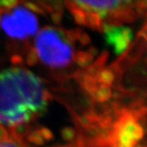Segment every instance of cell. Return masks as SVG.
I'll use <instances>...</instances> for the list:
<instances>
[{
    "instance_id": "1",
    "label": "cell",
    "mask_w": 147,
    "mask_h": 147,
    "mask_svg": "<svg viewBox=\"0 0 147 147\" xmlns=\"http://www.w3.org/2000/svg\"><path fill=\"white\" fill-rule=\"evenodd\" d=\"M50 99L41 80L29 70L14 68L0 72V123H25L34 113L44 111Z\"/></svg>"
},
{
    "instance_id": "2",
    "label": "cell",
    "mask_w": 147,
    "mask_h": 147,
    "mask_svg": "<svg viewBox=\"0 0 147 147\" xmlns=\"http://www.w3.org/2000/svg\"><path fill=\"white\" fill-rule=\"evenodd\" d=\"M35 47L38 57L50 67L67 66L73 58V48L66 42L63 34L50 27L44 28L38 33Z\"/></svg>"
},
{
    "instance_id": "3",
    "label": "cell",
    "mask_w": 147,
    "mask_h": 147,
    "mask_svg": "<svg viewBox=\"0 0 147 147\" xmlns=\"http://www.w3.org/2000/svg\"><path fill=\"white\" fill-rule=\"evenodd\" d=\"M0 25L8 36L16 39L33 36L38 28L36 16L22 6L16 7L11 13L1 16Z\"/></svg>"
},
{
    "instance_id": "4",
    "label": "cell",
    "mask_w": 147,
    "mask_h": 147,
    "mask_svg": "<svg viewBox=\"0 0 147 147\" xmlns=\"http://www.w3.org/2000/svg\"><path fill=\"white\" fill-rule=\"evenodd\" d=\"M144 137V129L137 118L125 113L113 127L111 142L115 147H137Z\"/></svg>"
},
{
    "instance_id": "5",
    "label": "cell",
    "mask_w": 147,
    "mask_h": 147,
    "mask_svg": "<svg viewBox=\"0 0 147 147\" xmlns=\"http://www.w3.org/2000/svg\"><path fill=\"white\" fill-rule=\"evenodd\" d=\"M132 38V32L130 28L123 26L112 25L105 32L106 43L113 47L116 55H120L126 51Z\"/></svg>"
},
{
    "instance_id": "6",
    "label": "cell",
    "mask_w": 147,
    "mask_h": 147,
    "mask_svg": "<svg viewBox=\"0 0 147 147\" xmlns=\"http://www.w3.org/2000/svg\"><path fill=\"white\" fill-rule=\"evenodd\" d=\"M95 79L97 82L101 84V85H106L109 86L113 83L115 79V75L113 72L109 69H100L96 74Z\"/></svg>"
},
{
    "instance_id": "7",
    "label": "cell",
    "mask_w": 147,
    "mask_h": 147,
    "mask_svg": "<svg viewBox=\"0 0 147 147\" xmlns=\"http://www.w3.org/2000/svg\"><path fill=\"white\" fill-rule=\"evenodd\" d=\"M74 61L75 63L79 65L80 67H86L92 64L93 61V57L87 52L79 51L73 56Z\"/></svg>"
},
{
    "instance_id": "8",
    "label": "cell",
    "mask_w": 147,
    "mask_h": 147,
    "mask_svg": "<svg viewBox=\"0 0 147 147\" xmlns=\"http://www.w3.org/2000/svg\"><path fill=\"white\" fill-rule=\"evenodd\" d=\"M81 84L87 92L92 93V95L94 94L96 88H98L96 79L88 74H85L84 75H83L81 79Z\"/></svg>"
},
{
    "instance_id": "9",
    "label": "cell",
    "mask_w": 147,
    "mask_h": 147,
    "mask_svg": "<svg viewBox=\"0 0 147 147\" xmlns=\"http://www.w3.org/2000/svg\"><path fill=\"white\" fill-rule=\"evenodd\" d=\"M93 96L96 100H98L99 102H105L109 100L111 96V89L109 86L100 85L96 88Z\"/></svg>"
},
{
    "instance_id": "10",
    "label": "cell",
    "mask_w": 147,
    "mask_h": 147,
    "mask_svg": "<svg viewBox=\"0 0 147 147\" xmlns=\"http://www.w3.org/2000/svg\"><path fill=\"white\" fill-rule=\"evenodd\" d=\"M69 9L74 21L78 25L87 26V13L83 9L78 7L76 5L71 7Z\"/></svg>"
},
{
    "instance_id": "11",
    "label": "cell",
    "mask_w": 147,
    "mask_h": 147,
    "mask_svg": "<svg viewBox=\"0 0 147 147\" xmlns=\"http://www.w3.org/2000/svg\"><path fill=\"white\" fill-rule=\"evenodd\" d=\"M86 12V11H85ZM87 26L93 28L95 30H100L101 20L95 11H88L87 13Z\"/></svg>"
},
{
    "instance_id": "12",
    "label": "cell",
    "mask_w": 147,
    "mask_h": 147,
    "mask_svg": "<svg viewBox=\"0 0 147 147\" xmlns=\"http://www.w3.org/2000/svg\"><path fill=\"white\" fill-rule=\"evenodd\" d=\"M27 141L37 146H42L44 144V140L42 139L38 131H32L31 133H30L27 136Z\"/></svg>"
},
{
    "instance_id": "13",
    "label": "cell",
    "mask_w": 147,
    "mask_h": 147,
    "mask_svg": "<svg viewBox=\"0 0 147 147\" xmlns=\"http://www.w3.org/2000/svg\"><path fill=\"white\" fill-rule=\"evenodd\" d=\"M61 135L63 140L66 142H71L75 137V130L71 127H65L61 129Z\"/></svg>"
},
{
    "instance_id": "14",
    "label": "cell",
    "mask_w": 147,
    "mask_h": 147,
    "mask_svg": "<svg viewBox=\"0 0 147 147\" xmlns=\"http://www.w3.org/2000/svg\"><path fill=\"white\" fill-rule=\"evenodd\" d=\"M38 55L35 48H31L28 53L26 57V63L30 66H34L38 62Z\"/></svg>"
},
{
    "instance_id": "15",
    "label": "cell",
    "mask_w": 147,
    "mask_h": 147,
    "mask_svg": "<svg viewBox=\"0 0 147 147\" xmlns=\"http://www.w3.org/2000/svg\"><path fill=\"white\" fill-rule=\"evenodd\" d=\"M12 133L16 137H25L28 133V127L24 123L17 124L16 126H13V131Z\"/></svg>"
},
{
    "instance_id": "16",
    "label": "cell",
    "mask_w": 147,
    "mask_h": 147,
    "mask_svg": "<svg viewBox=\"0 0 147 147\" xmlns=\"http://www.w3.org/2000/svg\"><path fill=\"white\" fill-rule=\"evenodd\" d=\"M78 32L79 30H69L64 31L63 35L65 39L66 40V42L70 43H73L77 40V37H78Z\"/></svg>"
},
{
    "instance_id": "17",
    "label": "cell",
    "mask_w": 147,
    "mask_h": 147,
    "mask_svg": "<svg viewBox=\"0 0 147 147\" xmlns=\"http://www.w3.org/2000/svg\"><path fill=\"white\" fill-rule=\"evenodd\" d=\"M25 4V7H26V9H28L30 11H33L34 13H38V14H41V15H44L45 11L42 8V7L40 6L37 5L34 3H30V2H26L24 3Z\"/></svg>"
},
{
    "instance_id": "18",
    "label": "cell",
    "mask_w": 147,
    "mask_h": 147,
    "mask_svg": "<svg viewBox=\"0 0 147 147\" xmlns=\"http://www.w3.org/2000/svg\"><path fill=\"white\" fill-rule=\"evenodd\" d=\"M38 132L40 133V135H41V137H42V139L45 141H51V140H53V133L52 132V131L49 129V128H47V127H42Z\"/></svg>"
},
{
    "instance_id": "19",
    "label": "cell",
    "mask_w": 147,
    "mask_h": 147,
    "mask_svg": "<svg viewBox=\"0 0 147 147\" xmlns=\"http://www.w3.org/2000/svg\"><path fill=\"white\" fill-rule=\"evenodd\" d=\"M77 39L79 40V42H81V44L83 45H88L91 42V38L88 36V34H87L86 33H84L82 30H79L78 32V37Z\"/></svg>"
},
{
    "instance_id": "20",
    "label": "cell",
    "mask_w": 147,
    "mask_h": 147,
    "mask_svg": "<svg viewBox=\"0 0 147 147\" xmlns=\"http://www.w3.org/2000/svg\"><path fill=\"white\" fill-rule=\"evenodd\" d=\"M17 4H18V1L16 0H0V7L6 9L16 7Z\"/></svg>"
},
{
    "instance_id": "21",
    "label": "cell",
    "mask_w": 147,
    "mask_h": 147,
    "mask_svg": "<svg viewBox=\"0 0 147 147\" xmlns=\"http://www.w3.org/2000/svg\"><path fill=\"white\" fill-rule=\"evenodd\" d=\"M61 20H62V13H61V11H55V12L52 13V21L56 25L61 24Z\"/></svg>"
},
{
    "instance_id": "22",
    "label": "cell",
    "mask_w": 147,
    "mask_h": 147,
    "mask_svg": "<svg viewBox=\"0 0 147 147\" xmlns=\"http://www.w3.org/2000/svg\"><path fill=\"white\" fill-rule=\"evenodd\" d=\"M11 62L14 65H20L23 63V58L20 55H13L11 57Z\"/></svg>"
},
{
    "instance_id": "23",
    "label": "cell",
    "mask_w": 147,
    "mask_h": 147,
    "mask_svg": "<svg viewBox=\"0 0 147 147\" xmlns=\"http://www.w3.org/2000/svg\"><path fill=\"white\" fill-rule=\"evenodd\" d=\"M8 137V132L4 127L0 124V142H5Z\"/></svg>"
},
{
    "instance_id": "24",
    "label": "cell",
    "mask_w": 147,
    "mask_h": 147,
    "mask_svg": "<svg viewBox=\"0 0 147 147\" xmlns=\"http://www.w3.org/2000/svg\"><path fill=\"white\" fill-rule=\"evenodd\" d=\"M0 147H21L17 145V143L12 141H5L0 143Z\"/></svg>"
},
{
    "instance_id": "25",
    "label": "cell",
    "mask_w": 147,
    "mask_h": 147,
    "mask_svg": "<svg viewBox=\"0 0 147 147\" xmlns=\"http://www.w3.org/2000/svg\"><path fill=\"white\" fill-rule=\"evenodd\" d=\"M87 53H88L92 57H94L95 56H96L97 55V53H98V51L96 50V48L94 47H90L88 48V51L87 52Z\"/></svg>"
},
{
    "instance_id": "26",
    "label": "cell",
    "mask_w": 147,
    "mask_h": 147,
    "mask_svg": "<svg viewBox=\"0 0 147 147\" xmlns=\"http://www.w3.org/2000/svg\"><path fill=\"white\" fill-rule=\"evenodd\" d=\"M0 13H1V10H0Z\"/></svg>"
},
{
    "instance_id": "27",
    "label": "cell",
    "mask_w": 147,
    "mask_h": 147,
    "mask_svg": "<svg viewBox=\"0 0 147 147\" xmlns=\"http://www.w3.org/2000/svg\"></svg>"
}]
</instances>
